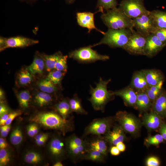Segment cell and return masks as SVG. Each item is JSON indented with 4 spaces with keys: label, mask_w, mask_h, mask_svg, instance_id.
Masks as SVG:
<instances>
[{
    "label": "cell",
    "mask_w": 166,
    "mask_h": 166,
    "mask_svg": "<svg viewBox=\"0 0 166 166\" xmlns=\"http://www.w3.org/2000/svg\"><path fill=\"white\" fill-rule=\"evenodd\" d=\"M10 113H6L1 116L0 119L1 126L6 125V123L9 117Z\"/></svg>",
    "instance_id": "47"
},
{
    "label": "cell",
    "mask_w": 166,
    "mask_h": 166,
    "mask_svg": "<svg viewBox=\"0 0 166 166\" xmlns=\"http://www.w3.org/2000/svg\"><path fill=\"white\" fill-rule=\"evenodd\" d=\"M129 86L136 91H145L148 87L145 76L142 70L133 74Z\"/></svg>",
    "instance_id": "17"
},
{
    "label": "cell",
    "mask_w": 166,
    "mask_h": 166,
    "mask_svg": "<svg viewBox=\"0 0 166 166\" xmlns=\"http://www.w3.org/2000/svg\"><path fill=\"white\" fill-rule=\"evenodd\" d=\"M37 85L41 91L49 94L55 93L58 90L57 86L46 78L39 81Z\"/></svg>",
    "instance_id": "28"
},
{
    "label": "cell",
    "mask_w": 166,
    "mask_h": 166,
    "mask_svg": "<svg viewBox=\"0 0 166 166\" xmlns=\"http://www.w3.org/2000/svg\"><path fill=\"white\" fill-rule=\"evenodd\" d=\"M101 18L108 28L120 29L128 28L133 30V20L127 16L119 8L115 7L102 13Z\"/></svg>",
    "instance_id": "3"
},
{
    "label": "cell",
    "mask_w": 166,
    "mask_h": 166,
    "mask_svg": "<svg viewBox=\"0 0 166 166\" xmlns=\"http://www.w3.org/2000/svg\"><path fill=\"white\" fill-rule=\"evenodd\" d=\"M4 93L3 91V90H2V89L1 88L0 89V99H2L4 98Z\"/></svg>",
    "instance_id": "58"
},
{
    "label": "cell",
    "mask_w": 166,
    "mask_h": 166,
    "mask_svg": "<svg viewBox=\"0 0 166 166\" xmlns=\"http://www.w3.org/2000/svg\"><path fill=\"white\" fill-rule=\"evenodd\" d=\"M163 120L155 112L152 110L150 112H146L142 118V124L149 131L159 129Z\"/></svg>",
    "instance_id": "14"
},
{
    "label": "cell",
    "mask_w": 166,
    "mask_h": 166,
    "mask_svg": "<svg viewBox=\"0 0 166 166\" xmlns=\"http://www.w3.org/2000/svg\"><path fill=\"white\" fill-rule=\"evenodd\" d=\"M61 54V52H58L52 55L42 54L47 71L49 72L55 69L57 61Z\"/></svg>",
    "instance_id": "30"
},
{
    "label": "cell",
    "mask_w": 166,
    "mask_h": 166,
    "mask_svg": "<svg viewBox=\"0 0 166 166\" xmlns=\"http://www.w3.org/2000/svg\"><path fill=\"white\" fill-rule=\"evenodd\" d=\"M49 151L53 156L59 158L64 153V144L58 137H54L51 141L49 147Z\"/></svg>",
    "instance_id": "22"
},
{
    "label": "cell",
    "mask_w": 166,
    "mask_h": 166,
    "mask_svg": "<svg viewBox=\"0 0 166 166\" xmlns=\"http://www.w3.org/2000/svg\"><path fill=\"white\" fill-rule=\"evenodd\" d=\"M9 109L7 107L3 104H1L0 105V116L3 114L7 113Z\"/></svg>",
    "instance_id": "49"
},
{
    "label": "cell",
    "mask_w": 166,
    "mask_h": 166,
    "mask_svg": "<svg viewBox=\"0 0 166 166\" xmlns=\"http://www.w3.org/2000/svg\"><path fill=\"white\" fill-rule=\"evenodd\" d=\"M56 109L60 115L64 119L67 118L72 112L69 101L65 100L59 102L56 105Z\"/></svg>",
    "instance_id": "32"
},
{
    "label": "cell",
    "mask_w": 166,
    "mask_h": 166,
    "mask_svg": "<svg viewBox=\"0 0 166 166\" xmlns=\"http://www.w3.org/2000/svg\"><path fill=\"white\" fill-rule=\"evenodd\" d=\"M92 48L89 45L76 49L69 53V57L82 63H91L99 60L106 61L109 59L108 56L100 54Z\"/></svg>",
    "instance_id": "5"
},
{
    "label": "cell",
    "mask_w": 166,
    "mask_h": 166,
    "mask_svg": "<svg viewBox=\"0 0 166 166\" xmlns=\"http://www.w3.org/2000/svg\"><path fill=\"white\" fill-rule=\"evenodd\" d=\"M105 156L99 151L93 149H89L85 154L84 158L93 161L103 163L105 162Z\"/></svg>",
    "instance_id": "35"
},
{
    "label": "cell",
    "mask_w": 166,
    "mask_h": 166,
    "mask_svg": "<svg viewBox=\"0 0 166 166\" xmlns=\"http://www.w3.org/2000/svg\"><path fill=\"white\" fill-rule=\"evenodd\" d=\"M0 133H1V135L2 137H6L7 136L9 133V132H8L7 131H6V130L5 129V130L4 131H3L2 132H0Z\"/></svg>",
    "instance_id": "57"
},
{
    "label": "cell",
    "mask_w": 166,
    "mask_h": 166,
    "mask_svg": "<svg viewBox=\"0 0 166 166\" xmlns=\"http://www.w3.org/2000/svg\"><path fill=\"white\" fill-rule=\"evenodd\" d=\"M26 68L22 69L18 74L17 80L21 86H25L30 84L33 80V76Z\"/></svg>",
    "instance_id": "29"
},
{
    "label": "cell",
    "mask_w": 166,
    "mask_h": 166,
    "mask_svg": "<svg viewBox=\"0 0 166 166\" xmlns=\"http://www.w3.org/2000/svg\"><path fill=\"white\" fill-rule=\"evenodd\" d=\"M45 67V63L43 55L38 52L36 53L31 64L27 69L33 75L42 74Z\"/></svg>",
    "instance_id": "21"
},
{
    "label": "cell",
    "mask_w": 166,
    "mask_h": 166,
    "mask_svg": "<svg viewBox=\"0 0 166 166\" xmlns=\"http://www.w3.org/2000/svg\"><path fill=\"white\" fill-rule=\"evenodd\" d=\"M166 46V28H156L153 33Z\"/></svg>",
    "instance_id": "43"
},
{
    "label": "cell",
    "mask_w": 166,
    "mask_h": 166,
    "mask_svg": "<svg viewBox=\"0 0 166 166\" xmlns=\"http://www.w3.org/2000/svg\"><path fill=\"white\" fill-rule=\"evenodd\" d=\"M69 153L75 159V161L84 158V157L89 149V143L86 142L80 146L68 147Z\"/></svg>",
    "instance_id": "25"
},
{
    "label": "cell",
    "mask_w": 166,
    "mask_h": 166,
    "mask_svg": "<svg viewBox=\"0 0 166 166\" xmlns=\"http://www.w3.org/2000/svg\"><path fill=\"white\" fill-rule=\"evenodd\" d=\"M23 138L22 133L18 127L16 128L12 131L10 137V141L12 144L17 145L20 144Z\"/></svg>",
    "instance_id": "38"
},
{
    "label": "cell",
    "mask_w": 166,
    "mask_h": 166,
    "mask_svg": "<svg viewBox=\"0 0 166 166\" xmlns=\"http://www.w3.org/2000/svg\"><path fill=\"white\" fill-rule=\"evenodd\" d=\"M69 104L72 112L81 114H86L87 112L83 108L80 99L75 94L73 97L69 100Z\"/></svg>",
    "instance_id": "31"
},
{
    "label": "cell",
    "mask_w": 166,
    "mask_h": 166,
    "mask_svg": "<svg viewBox=\"0 0 166 166\" xmlns=\"http://www.w3.org/2000/svg\"><path fill=\"white\" fill-rule=\"evenodd\" d=\"M149 14L132 19L134 28L137 32L146 38L153 34L156 28Z\"/></svg>",
    "instance_id": "11"
},
{
    "label": "cell",
    "mask_w": 166,
    "mask_h": 166,
    "mask_svg": "<svg viewBox=\"0 0 166 166\" xmlns=\"http://www.w3.org/2000/svg\"><path fill=\"white\" fill-rule=\"evenodd\" d=\"M30 93L28 90H24L20 91L17 94V98L20 106L26 109L29 106L31 99Z\"/></svg>",
    "instance_id": "33"
},
{
    "label": "cell",
    "mask_w": 166,
    "mask_h": 166,
    "mask_svg": "<svg viewBox=\"0 0 166 166\" xmlns=\"http://www.w3.org/2000/svg\"><path fill=\"white\" fill-rule=\"evenodd\" d=\"M67 55L61 54L58 58L56 62L55 69L66 72L67 69Z\"/></svg>",
    "instance_id": "40"
},
{
    "label": "cell",
    "mask_w": 166,
    "mask_h": 166,
    "mask_svg": "<svg viewBox=\"0 0 166 166\" xmlns=\"http://www.w3.org/2000/svg\"><path fill=\"white\" fill-rule=\"evenodd\" d=\"M33 130L35 135H37L38 132V129L37 126L35 124H32Z\"/></svg>",
    "instance_id": "56"
},
{
    "label": "cell",
    "mask_w": 166,
    "mask_h": 166,
    "mask_svg": "<svg viewBox=\"0 0 166 166\" xmlns=\"http://www.w3.org/2000/svg\"><path fill=\"white\" fill-rule=\"evenodd\" d=\"M145 164L147 166H159L160 165V159L157 156H152L146 160Z\"/></svg>",
    "instance_id": "44"
},
{
    "label": "cell",
    "mask_w": 166,
    "mask_h": 166,
    "mask_svg": "<svg viewBox=\"0 0 166 166\" xmlns=\"http://www.w3.org/2000/svg\"><path fill=\"white\" fill-rule=\"evenodd\" d=\"M53 100L50 94L42 91L37 93L35 95L34 101L40 107H43L50 104Z\"/></svg>",
    "instance_id": "27"
},
{
    "label": "cell",
    "mask_w": 166,
    "mask_h": 166,
    "mask_svg": "<svg viewBox=\"0 0 166 166\" xmlns=\"http://www.w3.org/2000/svg\"><path fill=\"white\" fill-rule=\"evenodd\" d=\"M48 137V136L44 138L35 142L36 144L38 146H41L43 145L46 141Z\"/></svg>",
    "instance_id": "54"
},
{
    "label": "cell",
    "mask_w": 166,
    "mask_h": 166,
    "mask_svg": "<svg viewBox=\"0 0 166 166\" xmlns=\"http://www.w3.org/2000/svg\"><path fill=\"white\" fill-rule=\"evenodd\" d=\"M113 121V118L110 117L95 119L86 128L84 136L90 134L97 136L105 134L110 130Z\"/></svg>",
    "instance_id": "10"
},
{
    "label": "cell",
    "mask_w": 166,
    "mask_h": 166,
    "mask_svg": "<svg viewBox=\"0 0 166 166\" xmlns=\"http://www.w3.org/2000/svg\"><path fill=\"white\" fill-rule=\"evenodd\" d=\"M115 119L125 132L132 135L138 133L142 124L137 117L126 111L118 112Z\"/></svg>",
    "instance_id": "6"
},
{
    "label": "cell",
    "mask_w": 166,
    "mask_h": 166,
    "mask_svg": "<svg viewBox=\"0 0 166 166\" xmlns=\"http://www.w3.org/2000/svg\"><path fill=\"white\" fill-rule=\"evenodd\" d=\"M42 160L41 155L36 152L30 151L27 152L24 156L25 162L28 164H36L39 163Z\"/></svg>",
    "instance_id": "37"
},
{
    "label": "cell",
    "mask_w": 166,
    "mask_h": 166,
    "mask_svg": "<svg viewBox=\"0 0 166 166\" xmlns=\"http://www.w3.org/2000/svg\"><path fill=\"white\" fill-rule=\"evenodd\" d=\"M149 14L156 28H166V12L154 10L150 11Z\"/></svg>",
    "instance_id": "23"
},
{
    "label": "cell",
    "mask_w": 166,
    "mask_h": 166,
    "mask_svg": "<svg viewBox=\"0 0 166 166\" xmlns=\"http://www.w3.org/2000/svg\"><path fill=\"white\" fill-rule=\"evenodd\" d=\"M114 93L122 98L125 105L134 107L137 98V92L129 86L114 92Z\"/></svg>",
    "instance_id": "16"
},
{
    "label": "cell",
    "mask_w": 166,
    "mask_h": 166,
    "mask_svg": "<svg viewBox=\"0 0 166 166\" xmlns=\"http://www.w3.org/2000/svg\"><path fill=\"white\" fill-rule=\"evenodd\" d=\"M133 30L128 28L120 29L108 28L107 31L103 34L104 37L101 41L91 46L93 47L99 45L105 44L111 48L123 49L128 41Z\"/></svg>",
    "instance_id": "4"
},
{
    "label": "cell",
    "mask_w": 166,
    "mask_h": 166,
    "mask_svg": "<svg viewBox=\"0 0 166 166\" xmlns=\"http://www.w3.org/2000/svg\"><path fill=\"white\" fill-rule=\"evenodd\" d=\"M165 46L163 42L154 34H152L146 38L145 56L152 57Z\"/></svg>",
    "instance_id": "13"
},
{
    "label": "cell",
    "mask_w": 166,
    "mask_h": 166,
    "mask_svg": "<svg viewBox=\"0 0 166 166\" xmlns=\"http://www.w3.org/2000/svg\"><path fill=\"white\" fill-rule=\"evenodd\" d=\"M116 146L121 152H123L125 150V145L123 142H119Z\"/></svg>",
    "instance_id": "51"
},
{
    "label": "cell",
    "mask_w": 166,
    "mask_h": 166,
    "mask_svg": "<svg viewBox=\"0 0 166 166\" xmlns=\"http://www.w3.org/2000/svg\"><path fill=\"white\" fill-rule=\"evenodd\" d=\"M39 42L38 40L22 36L9 38L1 36L0 50L1 51L10 48H24L31 46Z\"/></svg>",
    "instance_id": "9"
},
{
    "label": "cell",
    "mask_w": 166,
    "mask_h": 166,
    "mask_svg": "<svg viewBox=\"0 0 166 166\" xmlns=\"http://www.w3.org/2000/svg\"><path fill=\"white\" fill-rule=\"evenodd\" d=\"M144 0H123L118 8L128 17L133 19L141 15L148 14L150 11L145 7Z\"/></svg>",
    "instance_id": "7"
},
{
    "label": "cell",
    "mask_w": 166,
    "mask_h": 166,
    "mask_svg": "<svg viewBox=\"0 0 166 166\" xmlns=\"http://www.w3.org/2000/svg\"><path fill=\"white\" fill-rule=\"evenodd\" d=\"M38 0H19V1L21 2H25L27 4L30 5H33ZM46 1L49 0H43Z\"/></svg>",
    "instance_id": "55"
},
{
    "label": "cell",
    "mask_w": 166,
    "mask_h": 166,
    "mask_svg": "<svg viewBox=\"0 0 166 166\" xmlns=\"http://www.w3.org/2000/svg\"><path fill=\"white\" fill-rule=\"evenodd\" d=\"M98 136V137L89 143V149L98 151L106 156L108 152V143L104 137Z\"/></svg>",
    "instance_id": "24"
},
{
    "label": "cell",
    "mask_w": 166,
    "mask_h": 166,
    "mask_svg": "<svg viewBox=\"0 0 166 166\" xmlns=\"http://www.w3.org/2000/svg\"><path fill=\"white\" fill-rule=\"evenodd\" d=\"M124 132L121 126L116 125L112 130H110L106 133L104 137L108 143L112 146H116L119 142H123L126 140Z\"/></svg>",
    "instance_id": "15"
},
{
    "label": "cell",
    "mask_w": 166,
    "mask_h": 166,
    "mask_svg": "<svg viewBox=\"0 0 166 166\" xmlns=\"http://www.w3.org/2000/svg\"><path fill=\"white\" fill-rule=\"evenodd\" d=\"M117 0H97V8L100 10L102 13L104 10H108L117 7Z\"/></svg>",
    "instance_id": "36"
},
{
    "label": "cell",
    "mask_w": 166,
    "mask_h": 166,
    "mask_svg": "<svg viewBox=\"0 0 166 166\" xmlns=\"http://www.w3.org/2000/svg\"><path fill=\"white\" fill-rule=\"evenodd\" d=\"M31 120L42 126L66 132L73 129L71 122L53 112L41 113L32 118Z\"/></svg>",
    "instance_id": "1"
},
{
    "label": "cell",
    "mask_w": 166,
    "mask_h": 166,
    "mask_svg": "<svg viewBox=\"0 0 166 166\" xmlns=\"http://www.w3.org/2000/svg\"><path fill=\"white\" fill-rule=\"evenodd\" d=\"M110 152L111 154L114 156L119 155L121 152L116 146H112L110 148Z\"/></svg>",
    "instance_id": "48"
},
{
    "label": "cell",
    "mask_w": 166,
    "mask_h": 166,
    "mask_svg": "<svg viewBox=\"0 0 166 166\" xmlns=\"http://www.w3.org/2000/svg\"><path fill=\"white\" fill-rule=\"evenodd\" d=\"M137 98L134 107L140 112H145L151 108L152 103L145 91H136Z\"/></svg>",
    "instance_id": "20"
},
{
    "label": "cell",
    "mask_w": 166,
    "mask_h": 166,
    "mask_svg": "<svg viewBox=\"0 0 166 166\" xmlns=\"http://www.w3.org/2000/svg\"><path fill=\"white\" fill-rule=\"evenodd\" d=\"M86 142L75 135H73L68 140L67 147H75L81 145Z\"/></svg>",
    "instance_id": "41"
},
{
    "label": "cell",
    "mask_w": 166,
    "mask_h": 166,
    "mask_svg": "<svg viewBox=\"0 0 166 166\" xmlns=\"http://www.w3.org/2000/svg\"><path fill=\"white\" fill-rule=\"evenodd\" d=\"M53 166H62L63 165L62 164L60 161H58L55 163Z\"/></svg>",
    "instance_id": "60"
},
{
    "label": "cell",
    "mask_w": 166,
    "mask_h": 166,
    "mask_svg": "<svg viewBox=\"0 0 166 166\" xmlns=\"http://www.w3.org/2000/svg\"><path fill=\"white\" fill-rule=\"evenodd\" d=\"M159 132L164 140L166 141V123L164 121L161 124L159 129Z\"/></svg>",
    "instance_id": "46"
},
{
    "label": "cell",
    "mask_w": 166,
    "mask_h": 166,
    "mask_svg": "<svg viewBox=\"0 0 166 166\" xmlns=\"http://www.w3.org/2000/svg\"><path fill=\"white\" fill-rule=\"evenodd\" d=\"M164 81H161L157 85L148 87L145 91L148 95L152 103L163 92Z\"/></svg>",
    "instance_id": "26"
},
{
    "label": "cell",
    "mask_w": 166,
    "mask_h": 166,
    "mask_svg": "<svg viewBox=\"0 0 166 166\" xmlns=\"http://www.w3.org/2000/svg\"><path fill=\"white\" fill-rule=\"evenodd\" d=\"M164 140L160 134H156L153 136H149L144 140V144L147 146L151 145L158 146L162 143Z\"/></svg>",
    "instance_id": "39"
},
{
    "label": "cell",
    "mask_w": 166,
    "mask_h": 166,
    "mask_svg": "<svg viewBox=\"0 0 166 166\" xmlns=\"http://www.w3.org/2000/svg\"><path fill=\"white\" fill-rule=\"evenodd\" d=\"M75 0H65L66 3L67 4H71L73 3Z\"/></svg>",
    "instance_id": "59"
},
{
    "label": "cell",
    "mask_w": 166,
    "mask_h": 166,
    "mask_svg": "<svg viewBox=\"0 0 166 166\" xmlns=\"http://www.w3.org/2000/svg\"><path fill=\"white\" fill-rule=\"evenodd\" d=\"M66 72L56 69L49 72L46 78L56 86L59 85Z\"/></svg>",
    "instance_id": "34"
},
{
    "label": "cell",
    "mask_w": 166,
    "mask_h": 166,
    "mask_svg": "<svg viewBox=\"0 0 166 166\" xmlns=\"http://www.w3.org/2000/svg\"><path fill=\"white\" fill-rule=\"evenodd\" d=\"M148 83V87L155 85L161 81H164V76L159 70L152 69H143Z\"/></svg>",
    "instance_id": "19"
},
{
    "label": "cell",
    "mask_w": 166,
    "mask_h": 166,
    "mask_svg": "<svg viewBox=\"0 0 166 166\" xmlns=\"http://www.w3.org/2000/svg\"><path fill=\"white\" fill-rule=\"evenodd\" d=\"M27 130V134L30 137H33L36 135L33 130L32 124H30L28 126Z\"/></svg>",
    "instance_id": "50"
},
{
    "label": "cell",
    "mask_w": 166,
    "mask_h": 166,
    "mask_svg": "<svg viewBox=\"0 0 166 166\" xmlns=\"http://www.w3.org/2000/svg\"><path fill=\"white\" fill-rule=\"evenodd\" d=\"M110 81V79L104 80L100 77L95 88L90 86L91 96L89 100L95 110L103 111L106 104L114 97V92L109 91L107 89Z\"/></svg>",
    "instance_id": "2"
},
{
    "label": "cell",
    "mask_w": 166,
    "mask_h": 166,
    "mask_svg": "<svg viewBox=\"0 0 166 166\" xmlns=\"http://www.w3.org/2000/svg\"><path fill=\"white\" fill-rule=\"evenodd\" d=\"M10 160V156L8 151L5 149H0V166L6 165L9 163Z\"/></svg>",
    "instance_id": "42"
},
{
    "label": "cell",
    "mask_w": 166,
    "mask_h": 166,
    "mask_svg": "<svg viewBox=\"0 0 166 166\" xmlns=\"http://www.w3.org/2000/svg\"><path fill=\"white\" fill-rule=\"evenodd\" d=\"M8 146V144L5 139L1 137L0 138V148L5 149Z\"/></svg>",
    "instance_id": "52"
},
{
    "label": "cell",
    "mask_w": 166,
    "mask_h": 166,
    "mask_svg": "<svg viewBox=\"0 0 166 166\" xmlns=\"http://www.w3.org/2000/svg\"><path fill=\"white\" fill-rule=\"evenodd\" d=\"M48 136V134L46 133H41L37 134L36 135L34 138L35 142L42 139L45 137Z\"/></svg>",
    "instance_id": "53"
},
{
    "label": "cell",
    "mask_w": 166,
    "mask_h": 166,
    "mask_svg": "<svg viewBox=\"0 0 166 166\" xmlns=\"http://www.w3.org/2000/svg\"><path fill=\"white\" fill-rule=\"evenodd\" d=\"M146 42V37L133 29L128 41L123 49L131 54L145 55Z\"/></svg>",
    "instance_id": "8"
},
{
    "label": "cell",
    "mask_w": 166,
    "mask_h": 166,
    "mask_svg": "<svg viewBox=\"0 0 166 166\" xmlns=\"http://www.w3.org/2000/svg\"><path fill=\"white\" fill-rule=\"evenodd\" d=\"M98 12L102 13L99 9L95 13L91 12H78L76 14V18L78 24L80 26L87 28L88 33L90 32L93 29L104 34L105 32L98 29L95 26L94 21V15Z\"/></svg>",
    "instance_id": "12"
},
{
    "label": "cell",
    "mask_w": 166,
    "mask_h": 166,
    "mask_svg": "<svg viewBox=\"0 0 166 166\" xmlns=\"http://www.w3.org/2000/svg\"><path fill=\"white\" fill-rule=\"evenodd\" d=\"M21 113V112L20 111H14L10 113L8 118L6 122V124L10 125L15 118L20 115Z\"/></svg>",
    "instance_id": "45"
},
{
    "label": "cell",
    "mask_w": 166,
    "mask_h": 166,
    "mask_svg": "<svg viewBox=\"0 0 166 166\" xmlns=\"http://www.w3.org/2000/svg\"><path fill=\"white\" fill-rule=\"evenodd\" d=\"M151 108L163 119H166V91L164 89L153 102Z\"/></svg>",
    "instance_id": "18"
}]
</instances>
